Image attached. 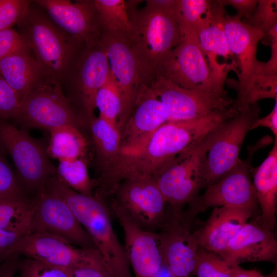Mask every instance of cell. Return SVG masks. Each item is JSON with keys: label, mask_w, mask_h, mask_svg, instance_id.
Instances as JSON below:
<instances>
[{"label": "cell", "mask_w": 277, "mask_h": 277, "mask_svg": "<svg viewBox=\"0 0 277 277\" xmlns=\"http://www.w3.org/2000/svg\"><path fill=\"white\" fill-rule=\"evenodd\" d=\"M220 256L233 265L259 262L276 265L277 242L272 231L259 222H247Z\"/></svg>", "instance_id": "44dd1931"}, {"label": "cell", "mask_w": 277, "mask_h": 277, "mask_svg": "<svg viewBox=\"0 0 277 277\" xmlns=\"http://www.w3.org/2000/svg\"></svg>", "instance_id": "7dc6e473"}, {"label": "cell", "mask_w": 277, "mask_h": 277, "mask_svg": "<svg viewBox=\"0 0 277 277\" xmlns=\"http://www.w3.org/2000/svg\"><path fill=\"white\" fill-rule=\"evenodd\" d=\"M112 202L130 221L143 229L156 232L166 219L167 205L153 178L122 182Z\"/></svg>", "instance_id": "8fae6325"}, {"label": "cell", "mask_w": 277, "mask_h": 277, "mask_svg": "<svg viewBox=\"0 0 277 277\" xmlns=\"http://www.w3.org/2000/svg\"><path fill=\"white\" fill-rule=\"evenodd\" d=\"M97 249H83L57 238L28 233L14 247L13 253L70 270L89 261Z\"/></svg>", "instance_id": "d6986e66"}, {"label": "cell", "mask_w": 277, "mask_h": 277, "mask_svg": "<svg viewBox=\"0 0 277 277\" xmlns=\"http://www.w3.org/2000/svg\"><path fill=\"white\" fill-rule=\"evenodd\" d=\"M33 2L16 24V30L50 80L62 87L85 47L57 26L44 10Z\"/></svg>", "instance_id": "3957f363"}, {"label": "cell", "mask_w": 277, "mask_h": 277, "mask_svg": "<svg viewBox=\"0 0 277 277\" xmlns=\"http://www.w3.org/2000/svg\"><path fill=\"white\" fill-rule=\"evenodd\" d=\"M30 48L14 29L0 31V60L16 52Z\"/></svg>", "instance_id": "ab89813d"}, {"label": "cell", "mask_w": 277, "mask_h": 277, "mask_svg": "<svg viewBox=\"0 0 277 277\" xmlns=\"http://www.w3.org/2000/svg\"><path fill=\"white\" fill-rule=\"evenodd\" d=\"M19 277H73L69 270L25 258L17 265Z\"/></svg>", "instance_id": "d590c367"}, {"label": "cell", "mask_w": 277, "mask_h": 277, "mask_svg": "<svg viewBox=\"0 0 277 277\" xmlns=\"http://www.w3.org/2000/svg\"><path fill=\"white\" fill-rule=\"evenodd\" d=\"M212 12L211 21L196 34L215 81L224 86L230 70L222 64L221 60L236 72V69L228 62L229 61L238 66L230 51L225 32L224 19L226 13L224 6L219 1L212 2Z\"/></svg>", "instance_id": "603a6c76"}, {"label": "cell", "mask_w": 277, "mask_h": 277, "mask_svg": "<svg viewBox=\"0 0 277 277\" xmlns=\"http://www.w3.org/2000/svg\"><path fill=\"white\" fill-rule=\"evenodd\" d=\"M101 41L107 52L110 70L121 94L122 111L117 123L120 131L132 111L144 82L137 57L126 36L103 31Z\"/></svg>", "instance_id": "5bb4252c"}, {"label": "cell", "mask_w": 277, "mask_h": 277, "mask_svg": "<svg viewBox=\"0 0 277 277\" xmlns=\"http://www.w3.org/2000/svg\"><path fill=\"white\" fill-rule=\"evenodd\" d=\"M56 174L74 191L87 195L93 194L94 181L89 175L86 159L60 161Z\"/></svg>", "instance_id": "f546056e"}, {"label": "cell", "mask_w": 277, "mask_h": 277, "mask_svg": "<svg viewBox=\"0 0 277 277\" xmlns=\"http://www.w3.org/2000/svg\"><path fill=\"white\" fill-rule=\"evenodd\" d=\"M95 105L99 111V116L117 127L122 111V101L118 86L110 70L105 83L96 93Z\"/></svg>", "instance_id": "1f68e13d"}, {"label": "cell", "mask_w": 277, "mask_h": 277, "mask_svg": "<svg viewBox=\"0 0 277 277\" xmlns=\"http://www.w3.org/2000/svg\"><path fill=\"white\" fill-rule=\"evenodd\" d=\"M240 268V266L231 265L220 255L199 247L192 274L196 277H234Z\"/></svg>", "instance_id": "d6a6232c"}, {"label": "cell", "mask_w": 277, "mask_h": 277, "mask_svg": "<svg viewBox=\"0 0 277 277\" xmlns=\"http://www.w3.org/2000/svg\"><path fill=\"white\" fill-rule=\"evenodd\" d=\"M109 72L107 52L100 39L83 48L64 85L69 91L68 98L74 106L78 105L89 124L95 117L96 93Z\"/></svg>", "instance_id": "4fadbf2b"}, {"label": "cell", "mask_w": 277, "mask_h": 277, "mask_svg": "<svg viewBox=\"0 0 277 277\" xmlns=\"http://www.w3.org/2000/svg\"><path fill=\"white\" fill-rule=\"evenodd\" d=\"M123 228L125 248L135 277H164V259L159 233L130 221L112 202L108 204Z\"/></svg>", "instance_id": "e0dca14e"}, {"label": "cell", "mask_w": 277, "mask_h": 277, "mask_svg": "<svg viewBox=\"0 0 277 277\" xmlns=\"http://www.w3.org/2000/svg\"><path fill=\"white\" fill-rule=\"evenodd\" d=\"M103 31L127 36L130 23L126 1L94 0Z\"/></svg>", "instance_id": "83f0119b"}, {"label": "cell", "mask_w": 277, "mask_h": 277, "mask_svg": "<svg viewBox=\"0 0 277 277\" xmlns=\"http://www.w3.org/2000/svg\"><path fill=\"white\" fill-rule=\"evenodd\" d=\"M180 28L181 42L162 60L153 78L160 77L187 89L225 92L224 86L212 74L196 33L191 29Z\"/></svg>", "instance_id": "277c9868"}, {"label": "cell", "mask_w": 277, "mask_h": 277, "mask_svg": "<svg viewBox=\"0 0 277 277\" xmlns=\"http://www.w3.org/2000/svg\"><path fill=\"white\" fill-rule=\"evenodd\" d=\"M212 2L178 0L176 16L180 27L191 29L197 34L212 20Z\"/></svg>", "instance_id": "4dcf8cb0"}, {"label": "cell", "mask_w": 277, "mask_h": 277, "mask_svg": "<svg viewBox=\"0 0 277 277\" xmlns=\"http://www.w3.org/2000/svg\"><path fill=\"white\" fill-rule=\"evenodd\" d=\"M268 138H263L248 150L247 160L240 161L206 191L189 204L185 214H182L188 224L200 212L209 208L237 207L255 208L258 204L252 181L251 161L256 150L267 145Z\"/></svg>", "instance_id": "8992f818"}, {"label": "cell", "mask_w": 277, "mask_h": 277, "mask_svg": "<svg viewBox=\"0 0 277 277\" xmlns=\"http://www.w3.org/2000/svg\"><path fill=\"white\" fill-rule=\"evenodd\" d=\"M69 270L73 277H114L98 250L88 261Z\"/></svg>", "instance_id": "74e56055"}, {"label": "cell", "mask_w": 277, "mask_h": 277, "mask_svg": "<svg viewBox=\"0 0 277 277\" xmlns=\"http://www.w3.org/2000/svg\"><path fill=\"white\" fill-rule=\"evenodd\" d=\"M0 76L14 91L20 103L30 92L51 82L30 48L1 60Z\"/></svg>", "instance_id": "cb8c5ba5"}, {"label": "cell", "mask_w": 277, "mask_h": 277, "mask_svg": "<svg viewBox=\"0 0 277 277\" xmlns=\"http://www.w3.org/2000/svg\"><path fill=\"white\" fill-rule=\"evenodd\" d=\"M242 17L226 13L224 30L230 51L238 67V95L243 94L247 85L254 75L258 61L256 58L259 41L265 36L259 28L243 22Z\"/></svg>", "instance_id": "ffe728a7"}, {"label": "cell", "mask_w": 277, "mask_h": 277, "mask_svg": "<svg viewBox=\"0 0 277 277\" xmlns=\"http://www.w3.org/2000/svg\"><path fill=\"white\" fill-rule=\"evenodd\" d=\"M171 275L168 276L167 277L170 276Z\"/></svg>", "instance_id": "bcb514c9"}, {"label": "cell", "mask_w": 277, "mask_h": 277, "mask_svg": "<svg viewBox=\"0 0 277 277\" xmlns=\"http://www.w3.org/2000/svg\"><path fill=\"white\" fill-rule=\"evenodd\" d=\"M50 137L47 152L60 161L86 159L88 143L77 127L65 126L49 131Z\"/></svg>", "instance_id": "484cf974"}, {"label": "cell", "mask_w": 277, "mask_h": 277, "mask_svg": "<svg viewBox=\"0 0 277 277\" xmlns=\"http://www.w3.org/2000/svg\"><path fill=\"white\" fill-rule=\"evenodd\" d=\"M243 22L260 29L266 36L277 25V1L258 0L255 10Z\"/></svg>", "instance_id": "e575fe53"}, {"label": "cell", "mask_w": 277, "mask_h": 277, "mask_svg": "<svg viewBox=\"0 0 277 277\" xmlns=\"http://www.w3.org/2000/svg\"><path fill=\"white\" fill-rule=\"evenodd\" d=\"M19 104L16 93L0 76V119H14Z\"/></svg>", "instance_id": "f35d334b"}, {"label": "cell", "mask_w": 277, "mask_h": 277, "mask_svg": "<svg viewBox=\"0 0 277 277\" xmlns=\"http://www.w3.org/2000/svg\"><path fill=\"white\" fill-rule=\"evenodd\" d=\"M140 1H126L130 31L126 36L138 62L144 84L152 80L164 57L183 39L176 8L166 9L148 1L138 8ZM178 3V2H177Z\"/></svg>", "instance_id": "6da1fadb"}, {"label": "cell", "mask_w": 277, "mask_h": 277, "mask_svg": "<svg viewBox=\"0 0 277 277\" xmlns=\"http://www.w3.org/2000/svg\"><path fill=\"white\" fill-rule=\"evenodd\" d=\"M259 113L258 104L251 105L215 130L213 139L199 167L205 187L216 182L240 161L245 137L259 118Z\"/></svg>", "instance_id": "5b68a950"}, {"label": "cell", "mask_w": 277, "mask_h": 277, "mask_svg": "<svg viewBox=\"0 0 277 277\" xmlns=\"http://www.w3.org/2000/svg\"><path fill=\"white\" fill-rule=\"evenodd\" d=\"M25 234L0 228V264L13 253L14 247Z\"/></svg>", "instance_id": "60d3db41"}, {"label": "cell", "mask_w": 277, "mask_h": 277, "mask_svg": "<svg viewBox=\"0 0 277 277\" xmlns=\"http://www.w3.org/2000/svg\"><path fill=\"white\" fill-rule=\"evenodd\" d=\"M214 131L154 178L170 210L181 213V208L195 199L205 187L199 167L213 139Z\"/></svg>", "instance_id": "30bf717a"}, {"label": "cell", "mask_w": 277, "mask_h": 277, "mask_svg": "<svg viewBox=\"0 0 277 277\" xmlns=\"http://www.w3.org/2000/svg\"><path fill=\"white\" fill-rule=\"evenodd\" d=\"M159 232L164 263L171 277H189L194 268L199 245L182 213L167 210L165 221Z\"/></svg>", "instance_id": "ac0fdd59"}, {"label": "cell", "mask_w": 277, "mask_h": 277, "mask_svg": "<svg viewBox=\"0 0 277 277\" xmlns=\"http://www.w3.org/2000/svg\"><path fill=\"white\" fill-rule=\"evenodd\" d=\"M165 107L168 121L195 119L230 108L234 100L226 92L185 89L160 77L149 84Z\"/></svg>", "instance_id": "7c38bea8"}, {"label": "cell", "mask_w": 277, "mask_h": 277, "mask_svg": "<svg viewBox=\"0 0 277 277\" xmlns=\"http://www.w3.org/2000/svg\"><path fill=\"white\" fill-rule=\"evenodd\" d=\"M32 210L31 199L21 202L0 199V228L20 233H29Z\"/></svg>", "instance_id": "f1b7e54d"}, {"label": "cell", "mask_w": 277, "mask_h": 277, "mask_svg": "<svg viewBox=\"0 0 277 277\" xmlns=\"http://www.w3.org/2000/svg\"><path fill=\"white\" fill-rule=\"evenodd\" d=\"M68 35L86 47L98 42L103 30L94 0L33 1Z\"/></svg>", "instance_id": "9a60e30c"}, {"label": "cell", "mask_w": 277, "mask_h": 277, "mask_svg": "<svg viewBox=\"0 0 277 277\" xmlns=\"http://www.w3.org/2000/svg\"><path fill=\"white\" fill-rule=\"evenodd\" d=\"M89 125L103 172L120 154V131L116 127L100 116L94 117Z\"/></svg>", "instance_id": "4316f807"}, {"label": "cell", "mask_w": 277, "mask_h": 277, "mask_svg": "<svg viewBox=\"0 0 277 277\" xmlns=\"http://www.w3.org/2000/svg\"><path fill=\"white\" fill-rule=\"evenodd\" d=\"M261 127L268 128L273 133L274 138L277 137V99L275 100L272 111L266 116L256 119L251 127V130Z\"/></svg>", "instance_id": "7bdbcfd3"}, {"label": "cell", "mask_w": 277, "mask_h": 277, "mask_svg": "<svg viewBox=\"0 0 277 277\" xmlns=\"http://www.w3.org/2000/svg\"><path fill=\"white\" fill-rule=\"evenodd\" d=\"M0 199L21 202L31 200L27 196L18 176L1 152Z\"/></svg>", "instance_id": "836d02e7"}, {"label": "cell", "mask_w": 277, "mask_h": 277, "mask_svg": "<svg viewBox=\"0 0 277 277\" xmlns=\"http://www.w3.org/2000/svg\"><path fill=\"white\" fill-rule=\"evenodd\" d=\"M234 277H277V271L275 268L270 274L265 275L256 269L246 270L241 268Z\"/></svg>", "instance_id": "f6af8a7d"}, {"label": "cell", "mask_w": 277, "mask_h": 277, "mask_svg": "<svg viewBox=\"0 0 277 277\" xmlns=\"http://www.w3.org/2000/svg\"><path fill=\"white\" fill-rule=\"evenodd\" d=\"M48 189L64 201L89 234L114 277H133L124 245L112 227L108 204L97 195H87L70 188L58 178Z\"/></svg>", "instance_id": "7a4b0ae2"}, {"label": "cell", "mask_w": 277, "mask_h": 277, "mask_svg": "<svg viewBox=\"0 0 277 277\" xmlns=\"http://www.w3.org/2000/svg\"><path fill=\"white\" fill-rule=\"evenodd\" d=\"M254 210L249 207L213 208L204 225L194 232L199 247L220 255Z\"/></svg>", "instance_id": "7402d4cb"}, {"label": "cell", "mask_w": 277, "mask_h": 277, "mask_svg": "<svg viewBox=\"0 0 277 277\" xmlns=\"http://www.w3.org/2000/svg\"><path fill=\"white\" fill-rule=\"evenodd\" d=\"M29 233L54 236L83 249H97L72 210L59 196L44 186L31 199Z\"/></svg>", "instance_id": "9c48e42d"}, {"label": "cell", "mask_w": 277, "mask_h": 277, "mask_svg": "<svg viewBox=\"0 0 277 277\" xmlns=\"http://www.w3.org/2000/svg\"><path fill=\"white\" fill-rule=\"evenodd\" d=\"M252 185L257 203L261 208L259 222L273 230L276 225L277 197V137L267 156L252 171Z\"/></svg>", "instance_id": "d4e9b609"}, {"label": "cell", "mask_w": 277, "mask_h": 277, "mask_svg": "<svg viewBox=\"0 0 277 277\" xmlns=\"http://www.w3.org/2000/svg\"><path fill=\"white\" fill-rule=\"evenodd\" d=\"M0 145L10 154L25 192L35 193L56 174L47 148L7 120L0 119Z\"/></svg>", "instance_id": "52a82bcc"}, {"label": "cell", "mask_w": 277, "mask_h": 277, "mask_svg": "<svg viewBox=\"0 0 277 277\" xmlns=\"http://www.w3.org/2000/svg\"><path fill=\"white\" fill-rule=\"evenodd\" d=\"M22 129L48 131L65 126L78 128L80 113L66 96L62 86L49 82L30 92L20 103L14 119Z\"/></svg>", "instance_id": "ba28073f"}, {"label": "cell", "mask_w": 277, "mask_h": 277, "mask_svg": "<svg viewBox=\"0 0 277 277\" xmlns=\"http://www.w3.org/2000/svg\"><path fill=\"white\" fill-rule=\"evenodd\" d=\"M168 121L167 110L149 84H143L129 116L120 130V154L139 152L155 131Z\"/></svg>", "instance_id": "2e32d148"}, {"label": "cell", "mask_w": 277, "mask_h": 277, "mask_svg": "<svg viewBox=\"0 0 277 277\" xmlns=\"http://www.w3.org/2000/svg\"><path fill=\"white\" fill-rule=\"evenodd\" d=\"M19 255L12 253L9 255L0 265V277H14L17 271Z\"/></svg>", "instance_id": "ee69618b"}, {"label": "cell", "mask_w": 277, "mask_h": 277, "mask_svg": "<svg viewBox=\"0 0 277 277\" xmlns=\"http://www.w3.org/2000/svg\"><path fill=\"white\" fill-rule=\"evenodd\" d=\"M224 7L226 5L233 7L238 12V15L244 19L249 18L255 10L258 0H221L219 1Z\"/></svg>", "instance_id": "b9f144b4"}, {"label": "cell", "mask_w": 277, "mask_h": 277, "mask_svg": "<svg viewBox=\"0 0 277 277\" xmlns=\"http://www.w3.org/2000/svg\"><path fill=\"white\" fill-rule=\"evenodd\" d=\"M33 1L0 0V31L16 25L27 12Z\"/></svg>", "instance_id": "8d00e7d4"}]
</instances>
